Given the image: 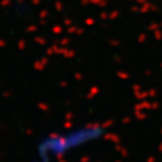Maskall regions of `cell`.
<instances>
[{"mask_svg": "<svg viewBox=\"0 0 162 162\" xmlns=\"http://www.w3.org/2000/svg\"><path fill=\"white\" fill-rule=\"evenodd\" d=\"M106 136V127L99 123L83 124L43 136L35 146L29 162H58Z\"/></svg>", "mask_w": 162, "mask_h": 162, "instance_id": "6da1fadb", "label": "cell"}]
</instances>
